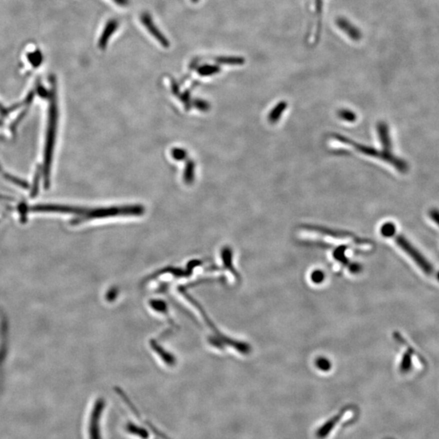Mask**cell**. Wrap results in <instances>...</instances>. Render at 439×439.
Instances as JSON below:
<instances>
[{"mask_svg": "<svg viewBox=\"0 0 439 439\" xmlns=\"http://www.w3.org/2000/svg\"><path fill=\"white\" fill-rule=\"evenodd\" d=\"M118 393L120 394V396H122V398H123V400H124V401H126V402L127 405H128V406H130V408L131 411L133 412L134 414V415L136 416V418H137L138 419V420H141V418H140V413H138V412L137 409L135 408V406H134V404H132V402H131V401H130V400H128V398H127V396H126V394H124L123 393V392H120V390H118Z\"/></svg>", "mask_w": 439, "mask_h": 439, "instance_id": "obj_18", "label": "cell"}, {"mask_svg": "<svg viewBox=\"0 0 439 439\" xmlns=\"http://www.w3.org/2000/svg\"><path fill=\"white\" fill-rule=\"evenodd\" d=\"M380 233L384 237H393L396 233V226L392 222H387L380 228Z\"/></svg>", "mask_w": 439, "mask_h": 439, "instance_id": "obj_16", "label": "cell"}, {"mask_svg": "<svg viewBox=\"0 0 439 439\" xmlns=\"http://www.w3.org/2000/svg\"><path fill=\"white\" fill-rule=\"evenodd\" d=\"M28 60L32 66L35 68L38 67L42 62V54L40 50H36L34 52L28 54Z\"/></svg>", "mask_w": 439, "mask_h": 439, "instance_id": "obj_15", "label": "cell"}, {"mask_svg": "<svg viewBox=\"0 0 439 439\" xmlns=\"http://www.w3.org/2000/svg\"><path fill=\"white\" fill-rule=\"evenodd\" d=\"M342 415V412L340 415L336 416L335 418L330 420L326 424L322 426V428H320L319 430H318V434H316L318 437L320 438H323L326 437L328 435V432L332 430V428L334 427L335 424H337L338 422L341 419Z\"/></svg>", "mask_w": 439, "mask_h": 439, "instance_id": "obj_9", "label": "cell"}, {"mask_svg": "<svg viewBox=\"0 0 439 439\" xmlns=\"http://www.w3.org/2000/svg\"><path fill=\"white\" fill-rule=\"evenodd\" d=\"M216 63L224 66H242L245 63L244 57L219 56L216 58Z\"/></svg>", "mask_w": 439, "mask_h": 439, "instance_id": "obj_10", "label": "cell"}, {"mask_svg": "<svg viewBox=\"0 0 439 439\" xmlns=\"http://www.w3.org/2000/svg\"><path fill=\"white\" fill-rule=\"evenodd\" d=\"M116 4L120 5L122 7H126L130 4V0H114Z\"/></svg>", "mask_w": 439, "mask_h": 439, "instance_id": "obj_23", "label": "cell"}, {"mask_svg": "<svg viewBox=\"0 0 439 439\" xmlns=\"http://www.w3.org/2000/svg\"><path fill=\"white\" fill-rule=\"evenodd\" d=\"M120 22L116 19L109 20L105 26L104 30H102V34L100 36L98 46L101 50H105L108 42L110 38L114 35L115 31L119 28Z\"/></svg>", "mask_w": 439, "mask_h": 439, "instance_id": "obj_7", "label": "cell"}, {"mask_svg": "<svg viewBox=\"0 0 439 439\" xmlns=\"http://www.w3.org/2000/svg\"><path fill=\"white\" fill-rule=\"evenodd\" d=\"M437 278H438V280H439V272H438Z\"/></svg>", "mask_w": 439, "mask_h": 439, "instance_id": "obj_25", "label": "cell"}, {"mask_svg": "<svg viewBox=\"0 0 439 439\" xmlns=\"http://www.w3.org/2000/svg\"><path fill=\"white\" fill-rule=\"evenodd\" d=\"M378 132L380 144L383 146V150L386 152H392V140L390 137L389 128L385 122H380L378 124Z\"/></svg>", "mask_w": 439, "mask_h": 439, "instance_id": "obj_8", "label": "cell"}, {"mask_svg": "<svg viewBox=\"0 0 439 439\" xmlns=\"http://www.w3.org/2000/svg\"><path fill=\"white\" fill-rule=\"evenodd\" d=\"M200 0H192V2H194V4H197Z\"/></svg>", "mask_w": 439, "mask_h": 439, "instance_id": "obj_24", "label": "cell"}, {"mask_svg": "<svg viewBox=\"0 0 439 439\" xmlns=\"http://www.w3.org/2000/svg\"><path fill=\"white\" fill-rule=\"evenodd\" d=\"M316 366L319 368L320 370L327 371L330 368V364L328 363L327 360L319 359L316 362Z\"/></svg>", "mask_w": 439, "mask_h": 439, "instance_id": "obj_19", "label": "cell"}, {"mask_svg": "<svg viewBox=\"0 0 439 439\" xmlns=\"http://www.w3.org/2000/svg\"><path fill=\"white\" fill-rule=\"evenodd\" d=\"M145 424H146V426H148V427L150 428V430L152 431V432H154V434L156 435V436H158V437L160 438L161 439H170L166 437V435L160 432V431L158 430H157L156 427H154L152 424H150L149 422H146Z\"/></svg>", "mask_w": 439, "mask_h": 439, "instance_id": "obj_20", "label": "cell"}, {"mask_svg": "<svg viewBox=\"0 0 439 439\" xmlns=\"http://www.w3.org/2000/svg\"><path fill=\"white\" fill-rule=\"evenodd\" d=\"M338 27L344 31V33L348 35V37L352 38L353 41L358 42L362 38V34L359 28L354 26L350 22H348L345 18H338L336 20Z\"/></svg>", "mask_w": 439, "mask_h": 439, "instance_id": "obj_6", "label": "cell"}, {"mask_svg": "<svg viewBox=\"0 0 439 439\" xmlns=\"http://www.w3.org/2000/svg\"><path fill=\"white\" fill-rule=\"evenodd\" d=\"M338 116H340V118L341 119L346 120V122H353L356 120V114L353 112L350 111V110H346V109H342V110H340L338 112Z\"/></svg>", "mask_w": 439, "mask_h": 439, "instance_id": "obj_17", "label": "cell"}, {"mask_svg": "<svg viewBox=\"0 0 439 439\" xmlns=\"http://www.w3.org/2000/svg\"><path fill=\"white\" fill-rule=\"evenodd\" d=\"M334 138L341 142L342 144H346L348 145L352 146L356 150L362 153V154H366L368 156L376 157L382 160L386 161L387 163L390 164L392 166L397 168L400 172H406L408 170V166L406 164V162L400 159L396 156L392 154V152H386L383 150L382 152H379L375 148H371V146H364L362 144L354 142L352 140H349L348 138L344 137L340 134H334Z\"/></svg>", "mask_w": 439, "mask_h": 439, "instance_id": "obj_2", "label": "cell"}, {"mask_svg": "<svg viewBox=\"0 0 439 439\" xmlns=\"http://www.w3.org/2000/svg\"><path fill=\"white\" fill-rule=\"evenodd\" d=\"M324 276L323 272H320V271H316V272H313L312 275V280L314 282H322L324 279Z\"/></svg>", "mask_w": 439, "mask_h": 439, "instance_id": "obj_21", "label": "cell"}, {"mask_svg": "<svg viewBox=\"0 0 439 439\" xmlns=\"http://www.w3.org/2000/svg\"><path fill=\"white\" fill-rule=\"evenodd\" d=\"M287 108V104L284 101L280 102L276 105V106L272 109L270 115H268V120L272 124L276 123L278 120L280 119V116L282 115L283 112L285 111V109Z\"/></svg>", "mask_w": 439, "mask_h": 439, "instance_id": "obj_11", "label": "cell"}, {"mask_svg": "<svg viewBox=\"0 0 439 439\" xmlns=\"http://www.w3.org/2000/svg\"><path fill=\"white\" fill-rule=\"evenodd\" d=\"M430 216L439 226V210L435 208L431 209L430 212Z\"/></svg>", "mask_w": 439, "mask_h": 439, "instance_id": "obj_22", "label": "cell"}, {"mask_svg": "<svg viewBox=\"0 0 439 439\" xmlns=\"http://www.w3.org/2000/svg\"><path fill=\"white\" fill-rule=\"evenodd\" d=\"M104 406L105 404L102 400H97L96 404L94 406L92 415L90 418V439H101L100 422V419H101V414H102Z\"/></svg>", "mask_w": 439, "mask_h": 439, "instance_id": "obj_4", "label": "cell"}, {"mask_svg": "<svg viewBox=\"0 0 439 439\" xmlns=\"http://www.w3.org/2000/svg\"><path fill=\"white\" fill-rule=\"evenodd\" d=\"M220 70V68L219 66L205 64V66L200 67L198 70V74L201 76H212L214 74H218Z\"/></svg>", "mask_w": 439, "mask_h": 439, "instance_id": "obj_14", "label": "cell"}, {"mask_svg": "<svg viewBox=\"0 0 439 439\" xmlns=\"http://www.w3.org/2000/svg\"><path fill=\"white\" fill-rule=\"evenodd\" d=\"M141 22L146 27L148 32L152 35L156 40L159 42L161 46L168 48L170 46V42L167 40V38L160 30L158 27L154 24L152 18L148 12H144L141 15Z\"/></svg>", "mask_w": 439, "mask_h": 439, "instance_id": "obj_5", "label": "cell"}, {"mask_svg": "<svg viewBox=\"0 0 439 439\" xmlns=\"http://www.w3.org/2000/svg\"><path fill=\"white\" fill-rule=\"evenodd\" d=\"M52 82V97H50V106L48 115V130H46V144L44 150V172L46 175V179L50 175L52 159L54 152V142L56 138L57 120H58V111L56 105V78L52 76L50 78Z\"/></svg>", "mask_w": 439, "mask_h": 439, "instance_id": "obj_1", "label": "cell"}, {"mask_svg": "<svg viewBox=\"0 0 439 439\" xmlns=\"http://www.w3.org/2000/svg\"><path fill=\"white\" fill-rule=\"evenodd\" d=\"M412 367V352L408 350L402 356V360L400 363V371L402 374H406L411 370Z\"/></svg>", "mask_w": 439, "mask_h": 439, "instance_id": "obj_13", "label": "cell"}, {"mask_svg": "<svg viewBox=\"0 0 439 439\" xmlns=\"http://www.w3.org/2000/svg\"><path fill=\"white\" fill-rule=\"evenodd\" d=\"M396 244H398L402 250H404L405 252L408 254V256L411 257L412 260L415 262L420 268L424 271L426 274L431 275L434 271L432 264H431L426 257L420 252L419 250L413 246L411 242H409L408 240L406 238L404 237L402 235H398L396 238Z\"/></svg>", "mask_w": 439, "mask_h": 439, "instance_id": "obj_3", "label": "cell"}, {"mask_svg": "<svg viewBox=\"0 0 439 439\" xmlns=\"http://www.w3.org/2000/svg\"><path fill=\"white\" fill-rule=\"evenodd\" d=\"M126 431L131 434L137 435L142 438L148 439L149 438V434L145 428H141L133 423H128L126 424Z\"/></svg>", "mask_w": 439, "mask_h": 439, "instance_id": "obj_12", "label": "cell"}]
</instances>
